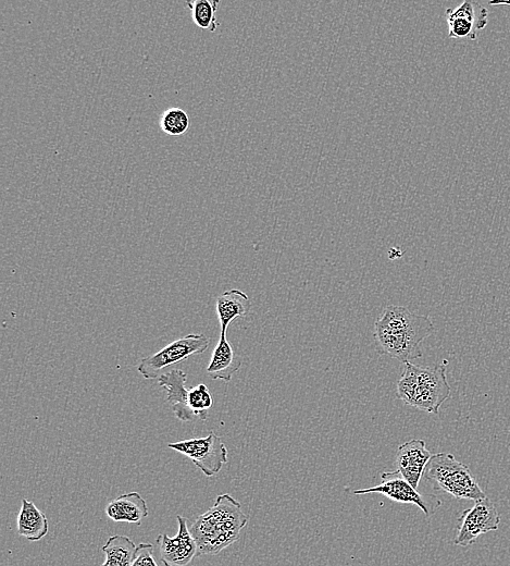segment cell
I'll list each match as a JSON object with an SVG mask.
<instances>
[{
    "label": "cell",
    "mask_w": 510,
    "mask_h": 566,
    "mask_svg": "<svg viewBox=\"0 0 510 566\" xmlns=\"http://www.w3.org/2000/svg\"><path fill=\"white\" fill-rule=\"evenodd\" d=\"M435 330L427 316L412 313L403 306H388L375 324L376 350L401 363L422 358L419 347Z\"/></svg>",
    "instance_id": "obj_1"
},
{
    "label": "cell",
    "mask_w": 510,
    "mask_h": 566,
    "mask_svg": "<svg viewBox=\"0 0 510 566\" xmlns=\"http://www.w3.org/2000/svg\"><path fill=\"white\" fill-rule=\"evenodd\" d=\"M397 398L406 405L430 414H439L443 403L451 396L446 367H420L406 363L397 383Z\"/></svg>",
    "instance_id": "obj_3"
},
{
    "label": "cell",
    "mask_w": 510,
    "mask_h": 566,
    "mask_svg": "<svg viewBox=\"0 0 510 566\" xmlns=\"http://www.w3.org/2000/svg\"><path fill=\"white\" fill-rule=\"evenodd\" d=\"M251 309L247 294L233 289L220 295L217 299V314L221 326V335L227 336L230 324L236 318L245 317Z\"/></svg>",
    "instance_id": "obj_15"
},
{
    "label": "cell",
    "mask_w": 510,
    "mask_h": 566,
    "mask_svg": "<svg viewBox=\"0 0 510 566\" xmlns=\"http://www.w3.org/2000/svg\"><path fill=\"white\" fill-rule=\"evenodd\" d=\"M179 532L176 537L160 535L157 538L160 560L165 566H190L198 557V547L190 531L188 520L178 515Z\"/></svg>",
    "instance_id": "obj_9"
},
{
    "label": "cell",
    "mask_w": 510,
    "mask_h": 566,
    "mask_svg": "<svg viewBox=\"0 0 510 566\" xmlns=\"http://www.w3.org/2000/svg\"><path fill=\"white\" fill-rule=\"evenodd\" d=\"M160 128L171 137H180L190 128L189 115L181 108H169L161 116Z\"/></svg>",
    "instance_id": "obj_19"
},
{
    "label": "cell",
    "mask_w": 510,
    "mask_h": 566,
    "mask_svg": "<svg viewBox=\"0 0 510 566\" xmlns=\"http://www.w3.org/2000/svg\"><path fill=\"white\" fill-rule=\"evenodd\" d=\"M17 528L18 535L30 541H40L49 532L46 515L27 499H22Z\"/></svg>",
    "instance_id": "obj_14"
},
{
    "label": "cell",
    "mask_w": 510,
    "mask_h": 566,
    "mask_svg": "<svg viewBox=\"0 0 510 566\" xmlns=\"http://www.w3.org/2000/svg\"><path fill=\"white\" fill-rule=\"evenodd\" d=\"M431 457L424 440L408 441L397 450V471L417 489Z\"/></svg>",
    "instance_id": "obj_10"
},
{
    "label": "cell",
    "mask_w": 510,
    "mask_h": 566,
    "mask_svg": "<svg viewBox=\"0 0 510 566\" xmlns=\"http://www.w3.org/2000/svg\"><path fill=\"white\" fill-rule=\"evenodd\" d=\"M248 516L242 504L231 495L217 497L211 507L190 528L198 547V556H216L240 538Z\"/></svg>",
    "instance_id": "obj_2"
},
{
    "label": "cell",
    "mask_w": 510,
    "mask_h": 566,
    "mask_svg": "<svg viewBox=\"0 0 510 566\" xmlns=\"http://www.w3.org/2000/svg\"><path fill=\"white\" fill-rule=\"evenodd\" d=\"M458 523L454 544L467 548L474 545L481 535L497 531L500 528L501 515L487 497L475 501L474 507L459 516Z\"/></svg>",
    "instance_id": "obj_8"
},
{
    "label": "cell",
    "mask_w": 510,
    "mask_h": 566,
    "mask_svg": "<svg viewBox=\"0 0 510 566\" xmlns=\"http://www.w3.org/2000/svg\"><path fill=\"white\" fill-rule=\"evenodd\" d=\"M210 339L205 335H189L171 342L163 350L143 359L138 371L145 379H159L167 368L178 365L192 356L203 354L209 347Z\"/></svg>",
    "instance_id": "obj_5"
},
{
    "label": "cell",
    "mask_w": 510,
    "mask_h": 566,
    "mask_svg": "<svg viewBox=\"0 0 510 566\" xmlns=\"http://www.w3.org/2000/svg\"><path fill=\"white\" fill-rule=\"evenodd\" d=\"M489 11L481 4L474 2V0H466L462 5L455 9L446 10V19H465L481 31L488 26Z\"/></svg>",
    "instance_id": "obj_18"
},
{
    "label": "cell",
    "mask_w": 510,
    "mask_h": 566,
    "mask_svg": "<svg viewBox=\"0 0 510 566\" xmlns=\"http://www.w3.org/2000/svg\"><path fill=\"white\" fill-rule=\"evenodd\" d=\"M446 20L449 23V36L451 39L477 40L479 31L471 22L459 18Z\"/></svg>",
    "instance_id": "obj_21"
},
{
    "label": "cell",
    "mask_w": 510,
    "mask_h": 566,
    "mask_svg": "<svg viewBox=\"0 0 510 566\" xmlns=\"http://www.w3.org/2000/svg\"><path fill=\"white\" fill-rule=\"evenodd\" d=\"M489 4L491 6H509L510 7V2H490Z\"/></svg>",
    "instance_id": "obj_23"
},
{
    "label": "cell",
    "mask_w": 510,
    "mask_h": 566,
    "mask_svg": "<svg viewBox=\"0 0 510 566\" xmlns=\"http://www.w3.org/2000/svg\"><path fill=\"white\" fill-rule=\"evenodd\" d=\"M186 375L181 369H172L158 379L159 386L167 391V400L172 406V411L181 422H192L195 415L189 406V392L186 388Z\"/></svg>",
    "instance_id": "obj_11"
},
{
    "label": "cell",
    "mask_w": 510,
    "mask_h": 566,
    "mask_svg": "<svg viewBox=\"0 0 510 566\" xmlns=\"http://www.w3.org/2000/svg\"><path fill=\"white\" fill-rule=\"evenodd\" d=\"M424 475L434 489L456 499L478 501L487 498L469 467L457 461L451 453L432 455Z\"/></svg>",
    "instance_id": "obj_4"
},
{
    "label": "cell",
    "mask_w": 510,
    "mask_h": 566,
    "mask_svg": "<svg viewBox=\"0 0 510 566\" xmlns=\"http://www.w3.org/2000/svg\"><path fill=\"white\" fill-rule=\"evenodd\" d=\"M241 366L242 359L235 354L227 336L221 335L207 367L208 376L214 380L230 383L233 375L239 371Z\"/></svg>",
    "instance_id": "obj_13"
},
{
    "label": "cell",
    "mask_w": 510,
    "mask_h": 566,
    "mask_svg": "<svg viewBox=\"0 0 510 566\" xmlns=\"http://www.w3.org/2000/svg\"><path fill=\"white\" fill-rule=\"evenodd\" d=\"M136 549L138 547L127 536L110 537L103 547L106 561L102 566H132Z\"/></svg>",
    "instance_id": "obj_16"
},
{
    "label": "cell",
    "mask_w": 510,
    "mask_h": 566,
    "mask_svg": "<svg viewBox=\"0 0 510 566\" xmlns=\"http://www.w3.org/2000/svg\"><path fill=\"white\" fill-rule=\"evenodd\" d=\"M214 405L213 396L209 389L204 384H199L190 389L189 392V406L199 420L206 421L208 418V411Z\"/></svg>",
    "instance_id": "obj_20"
},
{
    "label": "cell",
    "mask_w": 510,
    "mask_h": 566,
    "mask_svg": "<svg viewBox=\"0 0 510 566\" xmlns=\"http://www.w3.org/2000/svg\"><path fill=\"white\" fill-rule=\"evenodd\" d=\"M106 514L117 523L141 524L148 516L146 501L138 492H129L108 503Z\"/></svg>",
    "instance_id": "obj_12"
},
{
    "label": "cell",
    "mask_w": 510,
    "mask_h": 566,
    "mask_svg": "<svg viewBox=\"0 0 510 566\" xmlns=\"http://www.w3.org/2000/svg\"><path fill=\"white\" fill-rule=\"evenodd\" d=\"M168 448L192 460L206 477H214L228 463V449L215 432L205 438H194L169 444Z\"/></svg>",
    "instance_id": "obj_6"
},
{
    "label": "cell",
    "mask_w": 510,
    "mask_h": 566,
    "mask_svg": "<svg viewBox=\"0 0 510 566\" xmlns=\"http://www.w3.org/2000/svg\"><path fill=\"white\" fill-rule=\"evenodd\" d=\"M354 495L380 494L388 499L405 504H415L427 516L432 515L441 507V500L434 496L419 494L398 471L385 472L381 475V484L372 488L359 489Z\"/></svg>",
    "instance_id": "obj_7"
},
{
    "label": "cell",
    "mask_w": 510,
    "mask_h": 566,
    "mask_svg": "<svg viewBox=\"0 0 510 566\" xmlns=\"http://www.w3.org/2000/svg\"><path fill=\"white\" fill-rule=\"evenodd\" d=\"M132 566H158L154 558V546L152 544H140L136 549Z\"/></svg>",
    "instance_id": "obj_22"
},
{
    "label": "cell",
    "mask_w": 510,
    "mask_h": 566,
    "mask_svg": "<svg viewBox=\"0 0 510 566\" xmlns=\"http://www.w3.org/2000/svg\"><path fill=\"white\" fill-rule=\"evenodd\" d=\"M220 3L215 0H194L186 2L191 10L192 20L198 28L209 32H216L219 27L216 12Z\"/></svg>",
    "instance_id": "obj_17"
}]
</instances>
